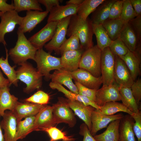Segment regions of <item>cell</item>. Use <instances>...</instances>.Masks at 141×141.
I'll return each mask as SVG.
<instances>
[{"label": "cell", "mask_w": 141, "mask_h": 141, "mask_svg": "<svg viewBox=\"0 0 141 141\" xmlns=\"http://www.w3.org/2000/svg\"><path fill=\"white\" fill-rule=\"evenodd\" d=\"M44 105L18 101L12 111L16 117L17 123L24 118L35 116Z\"/></svg>", "instance_id": "obj_18"}, {"label": "cell", "mask_w": 141, "mask_h": 141, "mask_svg": "<svg viewBox=\"0 0 141 141\" xmlns=\"http://www.w3.org/2000/svg\"><path fill=\"white\" fill-rule=\"evenodd\" d=\"M125 62L130 71L134 81L140 73L141 49L132 52L129 50L125 56H119Z\"/></svg>", "instance_id": "obj_22"}, {"label": "cell", "mask_w": 141, "mask_h": 141, "mask_svg": "<svg viewBox=\"0 0 141 141\" xmlns=\"http://www.w3.org/2000/svg\"><path fill=\"white\" fill-rule=\"evenodd\" d=\"M0 124L4 130V141H16L17 121L16 117L11 111H5Z\"/></svg>", "instance_id": "obj_16"}, {"label": "cell", "mask_w": 141, "mask_h": 141, "mask_svg": "<svg viewBox=\"0 0 141 141\" xmlns=\"http://www.w3.org/2000/svg\"><path fill=\"white\" fill-rule=\"evenodd\" d=\"M115 57L109 47L102 51L101 71L103 85H108L115 82Z\"/></svg>", "instance_id": "obj_7"}, {"label": "cell", "mask_w": 141, "mask_h": 141, "mask_svg": "<svg viewBox=\"0 0 141 141\" xmlns=\"http://www.w3.org/2000/svg\"><path fill=\"white\" fill-rule=\"evenodd\" d=\"M0 43L5 46L7 45L4 39L5 34L12 32L16 25L21 24L23 17L19 16L14 10L4 13L1 17Z\"/></svg>", "instance_id": "obj_9"}, {"label": "cell", "mask_w": 141, "mask_h": 141, "mask_svg": "<svg viewBox=\"0 0 141 141\" xmlns=\"http://www.w3.org/2000/svg\"><path fill=\"white\" fill-rule=\"evenodd\" d=\"M16 70L17 79L26 85L24 91L29 93L40 89L42 83V75L30 63L26 62L21 64Z\"/></svg>", "instance_id": "obj_3"}, {"label": "cell", "mask_w": 141, "mask_h": 141, "mask_svg": "<svg viewBox=\"0 0 141 141\" xmlns=\"http://www.w3.org/2000/svg\"><path fill=\"white\" fill-rule=\"evenodd\" d=\"M50 96L44 91L39 90L24 101L25 102L39 104L47 105L50 99Z\"/></svg>", "instance_id": "obj_42"}, {"label": "cell", "mask_w": 141, "mask_h": 141, "mask_svg": "<svg viewBox=\"0 0 141 141\" xmlns=\"http://www.w3.org/2000/svg\"><path fill=\"white\" fill-rule=\"evenodd\" d=\"M73 78L71 72L63 68L59 70H55L51 74L50 79L51 82L64 85L66 86L70 91L78 94V89L73 81Z\"/></svg>", "instance_id": "obj_20"}, {"label": "cell", "mask_w": 141, "mask_h": 141, "mask_svg": "<svg viewBox=\"0 0 141 141\" xmlns=\"http://www.w3.org/2000/svg\"><path fill=\"white\" fill-rule=\"evenodd\" d=\"M119 90L122 103L133 113H138L140 112L141 109L136 103L131 88L119 87Z\"/></svg>", "instance_id": "obj_30"}, {"label": "cell", "mask_w": 141, "mask_h": 141, "mask_svg": "<svg viewBox=\"0 0 141 141\" xmlns=\"http://www.w3.org/2000/svg\"><path fill=\"white\" fill-rule=\"evenodd\" d=\"M75 139L74 138L73 139L71 140H62V141H75Z\"/></svg>", "instance_id": "obj_55"}, {"label": "cell", "mask_w": 141, "mask_h": 141, "mask_svg": "<svg viewBox=\"0 0 141 141\" xmlns=\"http://www.w3.org/2000/svg\"><path fill=\"white\" fill-rule=\"evenodd\" d=\"M52 106L45 105L35 115L34 131H40L43 128L55 125L53 114Z\"/></svg>", "instance_id": "obj_19"}, {"label": "cell", "mask_w": 141, "mask_h": 141, "mask_svg": "<svg viewBox=\"0 0 141 141\" xmlns=\"http://www.w3.org/2000/svg\"><path fill=\"white\" fill-rule=\"evenodd\" d=\"M120 119L111 122L103 133L93 137L96 141H118L119 128Z\"/></svg>", "instance_id": "obj_29"}, {"label": "cell", "mask_w": 141, "mask_h": 141, "mask_svg": "<svg viewBox=\"0 0 141 141\" xmlns=\"http://www.w3.org/2000/svg\"><path fill=\"white\" fill-rule=\"evenodd\" d=\"M92 24L93 34L97 40V45L102 51L109 47L112 41L102 24Z\"/></svg>", "instance_id": "obj_32"}, {"label": "cell", "mask_w": 141, "mask_h": 141, "mask_svg": "<svg viewBox=\"0 0 141 141\" xmlns=\"http://www.w3.org/2000/svg\"><path fill=\"white\" fill-rule=\"evenodd\" d=\"M92 24L88 17L85 20L82 19L77 14L71 17L66 35L69 37L75 34L80 41L81 49L84 51L93 46V34Z\"/></svg>", "instance_id": "obj_1"}, {"label": "cell", "mask_w": 141, "mask_h": 141, "mask_svg": "<svg viewBox=\"0 0 141 141\" xmlns=\"http://www.w3.org/2000/svg\"><path fill=\"white\" fill-rule=\"evenodd\" d=\"M79 39L75 34H73L66 39L59 48L57 54H61L64 52L80 49Z\"/></svg>", "instance_id": "obj_38"}, {"label": "cell", "mask_w": 141, "mask_h": 141, "mask_svg": "<svg viewBox=\"0 0 141 141\" xmlns=\"http://www.w3.org/2000/svg\"><path fill=\"white\" fill-rule=\"evenodd\" d=\"M123 116L122 114L119 113L112 115H106L100 113L98 109H96L93 112L91 116V134L94 136L98 131L107 127L111 122L121 119Z\"/></svg>", "instance_id": "obj_14"}, {"label": "cell", "mask_w": 141, "mask_h": 141, "mask_svg": "<svg viewBox=\"0 0 141 141\" xmlns=\"http://www.w3.org/2000/svg\"><path fill=\"white\" fill-rule=\"evenodd\" d=\"M35 116L26 117L17 123L16 140L25 138L34 131Z\"/></svg>", "instance_id": "obj_34"}, {"label": "cell", "mask_w": 141, "mask_h": 141, "mask_svg": "<svg viewBox=\"0 0 141 141\" xmlns=\"http://www.w3.org/2000/svg\"><path fill=\"white\" fill-rule=\"evenodd\" d=\"M36 63L37 70L46 80H50V72L63 68L60 57H56L44 51L43 48L37 50L34 61Z\"/></svg>", "instance_id": "obj_5"}, {"label": "cell", "mask_w": 141, "mask_h": 141, "mask_svg": "<svg viewBox=\"0 0 141 141\" xmlns=\"http://www.w3.org/2000/svg\"><path fill=\"white\" fill-rule=\"evenodd\" d=\"M6 57L5 58L2 56L0 58V68L7 76L10 85L13 84L16 86H18V80L17 79L15 66L11 67L8 61L9 55L8 50L5 48Z\"/></svg>", "instance_id": "obj_36"}, {"label": "cell", "mask_w": 141, "mask_h": 141, "mask_svg": "<svg viewBox=\"0 0 141 141\" xmlns=\"http://www.w3.org/2000/svg\"><path fill=\"white\" fill-rule=\"evenodd\" d=\"M114 77L115 82L120 87H130L134 81L125 63L117 56L115 57Z\"/></svg>", "instance_id": "obj_11"}, {"label": "cell", "mask_w": 141, "mask_h": 141, "mask_svg": "<svg viewBox=\"0 0 141 141\" xmlns=\"http://www.w3.org/2000/svg\"><path fill=\"white\" fill-rule=\"evenodd\" d=\"M134 122L133 129L134 135L137 138L138 141H141V112L138 113H134L131 116Z\"/></svg>", "instance_id": "obj_46"}, {"label": "cell", "mask_w": 141, "mask_h": 141, "mask_svg": "<svg viewBox=\"0 0 141 141\" xmlns=\"http://www.w3.org/2000/svg\"><path fill=\"white\" fill-rule=\"evenodd\" d=\"M58 21L47 22L41 30L30 37L28 40L37 50L43 48L45 43L52 38Z\"/></svg>", "instance_id": "obj_10"}, {"label": "cell", "mask_w": 141, "mask_h": 141, "mask_svg": "<svg viewBox=\"0 0 141 141\" xmlns=\"http://www.w3.org/2000/svg\"><path fill=\"white\" fill-rule=\"evenodd\" d=\"M74 83L78 89L79 94L87 97L95 102L97 90L86 87L76 81Z\"/></svg>", "instance_id": "obj_43"}, {"label": "cell", "mask_w": 141, "mask_h": 141, "mask_svg": "<svg viewBox=\"0 0 141 141\" xmlns=\"http://www.w3.org/2000/svg\"><path fill=\"white\" fill-rule=\"evenodd\" d=\"M124 0H116L110 9L108 19L120 18Z\"/></svg>", "instance_id": "obj_44"}, {"label": "cell", "mask_w": 141, "mask_h": 141, "mask_svg": "<svg viewBox=\"0 0 141 141\" xmlns=\"http://www.w3.org/2000/svg\"><path fill=\"white\" fill-rule=\"evenodd\" d=\"M10 85L8 79L4 77L0 68V89L4 86H9Z\"/></svg>", "instance_id": "obj_52"}, {"label": "cell", "mask_w": 141, "mask_h": 141, "mask_svg": "<svg viewBox=\"0 0 141 141\" xmlns=\"http://www.w3.org/2000/svg\"><path fill=\"white\" fill-rule=\"evenodd\" d=\"M50 87L52 89H56L63 93L68 99L77 101L87 105H90L96 109H100V107L96 103L88 98L74 93L65 88L62 85L51 82L49 84Z\"/></svg>", "instance_id": "obj_26"}, {"label": "cell", "mask_w": 141, "mask_h": 141, "mask_svg": "<svg viewBox=\"0 0 141 141\" xmlns=\"http://www.w3.org/2000/svg\"><path fill=\"white\" fill-rule=\"evenodd\" d=\"M71 72L75 81L89 88L97 90L102 84L101 76L96 77L84 69L79 68Z\"/></svg>", "instance_id": "obj_13"}, {"label": "cell", "mask_w": 141, "mask_h": 141, "mask_svg": "<svg viewBox=\"0 0 141 141\" xmlns=\"http://www.w3.org/2000/svg\"><path fill=\"white\" fill-rule=\"evenodd\" d=\"M120 101L119 86L115 82L108 85H103L96 91L95 102L99 107L109 102Z\"/></svg>", "instance_id": "obj_12"}, {"label": "cell", "mask_w": 141, "mask_h": 141, "mask_svg": "<svg viewBox=\"0 0 141 141\" xmlns=\"http://www.w3.org/2000/svg\"><path fill=\"white\" fill-rule=\"evenodd\" d=\"M1 116L0 115V118ZM0 141H4L3 134L2 132V127L0 122Z\"/></svg>", "instance_id": "obj_54"}, {"label": "cell", "mask_w": 141, "mask_h": 141, "mask_svg": "<svg viewBox=\"0 0 141 141\" xmlns=\"http://www.w3.org/2000/svg\"><path fill=\"white\" fill-rule=\"evenodd\" d=\"M130 0L137 16L141 15V0Z\"/></svg>", "instance_id": "obj_51"}, {"label": "cell", "mask_w": 141, "mask_h": 141, "mask_svg": "<svg viewBox=\"0 0 141 141\" xmlns=\"http://www.w3.org/2000/svg\"><path fill=\"white\" fill-rule=\"evenodd\" d=\"M105 0H84L78 6L77 15L83 20H86L89 15Z\"/></svg>", "instance_id": "obj_33"}, {"label": "cell", "mask_w": 141, "mask_h": 141, "mask_svg": "<svg viewBox=\"0 0 141 141\" xmlns=\"http://www.w3.org/2000/svg\"><path fill=\"white\" fill-rule=\"evenodd\" d=\"M128 22L136 33L139 40L141 42V15L136 16Z\"/></svg>", "instance_id": "obj_47"}, {"label": "cell", "mask_w": 141, "mask_h": 141, "mask_svg": "<svg viewBox=\"0 0 141 141\" xmlns=\"http://www.w3.org/2000/svg\"><path fill=\"white\" fill-rule=\"evenodd\" d=\"M71 16L65 18L58 22L56 32L51 40L44 46L48 53L54 51L57 53L58 49L66 39V36Z\"/></svg>", "instance_id": "obj_8"}, {"label": "cell", "mask_w": 141, "mask_h": 141, "mask_svg": "<svg viewBox=\"0 0 141 141\" xmlns=\"http://www.w3.org/2000/svg\"><path fill=\"white\" fill-rule=\"evenodd\" d=\"M3 13L2 12H0V17H1V16H2V15H3Z\"/></svg>", "instance_id": "obj_56"}, {"label": "cell", "mask_w": 141, "mask_h": 141, "mask_svg": "<svg viewBox=\"0 0 141 141\" xmlns=\"http://www.w3.org/2000/svg\"><path fill=\"white\" fill-rule=\"evenodd\" d=\"M40 4L43 5L45 7L46 11L49 13L52 8L56 6L60 5V0H38Z\"/></svg>", "instance_id": "obj_49"}, {"label": "cell", "mask_w": 141, "mask_h": 141, "mask_svg": "<svg viewBox=\"0 0 141 141\" xmlns=\"http://www.w3.org/2000/svg\"><path fill=\"white\" fill-rule=\"evenodd\" d=\"M17 39L15 46L8 52L14 63L20 65L29 59L34 61L37 50L30 42L24 33L20 30L17 32Z\"/></svg>", "instance_id": "obj_2"}, {"label": "cell", "mask_w": 141, "mask_h": 141, "mask_svg": "<svg viewBox=\"0 0 141 141\" xmlns=\"http://www.w3.org/2000/svg\"><path fill=\"white\" fill-rule=\"evenodd\" d=\"M7 0H0V12L3 13L14 10L12 3L9 4L7 3Z\"/></svg>", "instance_id": "obj_50"}, {"label": "cell", "mask_w": 141, "mask_h": 141, "mask_svg": "<svg viewBox=\"0 0 141 141\" xmlns=\"http://www.w3.org/2000/svg\"><path fill=\"white\" fill-rule=\"evenodd\" d=\"M40 131H45L48 134L50 138V141L61 139L69 140L74 138L71 136H67L64 132L54 126L42 129Z\"/></svg>", "instance_id": "obj_39"}, {"label": "cell", "mask_w": 141, "mask_h": 141, "mask_svg": "<svg viewBox=\"0 0 141 141\" xmlns=\"http://www.w3.org/2000/svg\"><path fill=\"white\" fill-rule=\"evenodd\" d=\"M119 37L131 52H134L141 48V42L139 40L136 33L128 22L124 24Z\"/></svg>", "instance_id": "obj_23"}, {"label": "cell", "mask_w": 141, "mask_h": 141, "mask_svg": "<svg viewBox=\"0 0 141 141\" xmlns=\"http://www.w3.org/2000/svg\"><path fill=\"white\" fill-rule=\"evenodd\" d=\"M109 47L115 56H125L129 50L119 37L112 41Z\"/></svg>", "instance_id": "obj_40"}, {"label": "cell", "mask_w": 141, "mask_h": 141, "mask_svg": "<svg viewBox=\"0 0 141 141\" xmlns=\"http://www.w3.org/2000/svg\"><path fill=\"white\" fill-rule=\"evenodd\" d=\"M84 52L80 49L63 52L60 57L62 68L70 72L77 70L79 68V63Z\"/></svg>", "instance_id": "obj_21"}, {"label": "cell", "mask_w": 141, "mask_h": 141, "mask_svg": "<svg viewBox=\"0 0 141 141\" xmlns=\"http://www.w3.org/2000/svg\"><path fill=\"white\" fill-rule=\"evenodd\" d=\"M9 86L0 89V115L3 116L7 110L12 111L18 101V98L10 92Z\"/></svg>", "instance_id": "obj_27"}, {"label": "cell", "mask_w": 141, "mask_h": 141, "mask_svg": "<svg viewBox=\"0 0 141 141\" xmlns=\"http://www.w3.org/2000/svg\"><path fill=\"white\" fill-rule=\"evenodd\" d=\"M116 0H105L92 13L91 20L92 24H102L109 18L111 6Z\"/></svg>", "instance_id": "obj_28"}, {"label": "cell", "mask_w": 141, "mask_h": 141, "mask_svg": "<svg viewBox=\"0 0 141 141\" xmlns=\"http://www.w3.org/2000/svg\"><path fill=\"white\" fill-rule=\"evenodd\" d=\"M131 89L132 94L136 103L141 109V79L138 78L134 81L131 86Z\"/></svg>", "instance_id": "obj_45"}, {"label": "cell", "mask_w": 141, "mask_h": 141, "mask_svg": "<svg viewBox=\"0 0 141 141\" xmlns=\"http://www.w3.org/2000/svg\"><path fill=\"white\" fill-rule=\"evenodd\" d=\"M53 114L55 124L64 123L71 128L73 127L77 123V119L72 110L69 107L67 99L58 98L57 102L52 105Z\"/></svg>", "instance_id": "obj_6"}, {"label": "cell", "mask_w": 141, "mask_h": 141, "mask_svg": "<svg viewBox=\"0 0 141 141\" xmlns=\"http://www.w3.org/2000/svg\"><path fill=\"white\" fill-rule=\"evenodd\" d=\"M137 16L130 0H124L122 12L120 18L125 23Z\"/></svg>", "instance_id": "obj_41"}, {"label": "cell", "mask_w": 141, "mask_h": 141, "mask_svg": "<svg viewBox=\"0 0 141 141\" xmlns=\"http://www.w3.org/2000/svg\"><path fill=\"white\" fill-rule=\"evenodd\" d=\"M101 52L97 45L85 51L81 56L79 68L87 71L96 77L101 76Z\"/></svg>", "instance_id": "obj_4"}, {"label": "cell", "mask_w": 141, "mask_h": 141, "mask_svg": "<svg viewBox=\"0 0 141 141\" xmlns=\"http://www.w3.org/2000/svg\"><path fill=\"white\" fill-rule=\"evenodd\" d=\"M134 121L127 114L120 119L119 128L118 141H136L133 126Z\"/></svg>", "instance_id": "obj_24"}, {"label": "cell", "mask_w": 141, "mask_h": 141, "mask_svg": "<svg viewBox=\"0 0 141 141\" xmlns=\"http://www.w3.org/2000/svg\"><path fill=\"white\" fill-rule=\"evenodd\" d=\"M78 6L68 4L53 7L50 12L47 22L58 21L68 16L77 14Z\"/></svg>", "instance_id": "obj_25"}, {"label": "cell", "mask_w": 141, "mask_h": 141, "mask_svg": "<svg viewBox=\"0 0 141 141\" xmlns=\"http://www.w3.org/2000/svg\"><path fill=\"white\" fill-rule=\"evenodd\" d=\"M79 134L83 137V141H96L91 134L88 127L84 123L80 125Z\"/></svg>", "instance_id": "obj_48"}, {"label": "cell", "mask_w": 141, "mask_h": 141, "mask_svg": "<svg viewBox=\"0 0 141 141\" xmlns=\"http://www.w3.org/2000/svg\"><path fill=\"white\" fill-rule=\"evenodd\" d=\"M68 105L74 114L81 119L87 126L90 131L92 126L91 116L93 112L96 109L90 105H87L77 101L67 99Z\"/></svg>", "instance_id": "obj_17"}, {"label": "cell", "mask_w": 141, "mask_h": 141, "mask_svg": "<svg viewBox=\"0 0 141 141\" xmlns=\"http://www.w3.org/2000/svg\"><path fill=\"white\" fill-rule=\"evenodd\" d=\"M49 13L46 11H44L32 10L27 11L26 15L23 17L21 24L18 29L24 33L30 32L44 19Z\"/></svg>", "instance_id": "obj_15"}, {"label": "cell", "mask_w": 141, "mask_h": 141, "mask_svg": "<svg viewBox=\"0 0 141 141\" xmlns=\"http://www.w3.org/2000/svg\"><path fill=\"white\" fill-rule=\"evenodd\" d=\"M125 23L120 19H108L102 24L112 41L119 37Z\"/></svg>", "instance_id": "obj_31"}, {"label": "cell", "mask_w": 141, "mask_h": 141, "mask_svg": "<svg viewBox=\"0 0 141 141\" xmlns=\"http://www.w3.org/2000/svg\"><path fill=\"white\" fill-rule=\"evenodd\" d=\"M99 111L102 114L107 115H112L119 112L126 113L131 116L133 115L132 113L122 103L116 101H111L105 103L100 107Z\"/></svg>", "instance_id": "obj_35"}, {"label": "cell", "mask_w": 141, "mask_h": 141, "mask_svg": "<svg viewBox=\"0 0 141 141\" xmlns=\"http://www.w3.org/2000/svg\"><path fill=\"white\" fill-rule=\"evenodd\" d=\"M12 3L14 10L17 13L32 10L43 11L40 4L37 0H14Z\"/></svg>", "instance_id": "obj_37"}, {"label": "cell", "mask_w": 141, "mask_h": 141, "mask_svg": "<svg viewBox=\"0 0 141 141\" xmlns=\"http://www.w3.org/2000/svg\"><path fill=\"white\" fill-rule=\"evenodd\" d=\"M84 0H70L67 1L66 4H70L77 5H79L83 2Z\"/></svg>", "instance_id": "obj_53"}]
</instances>
